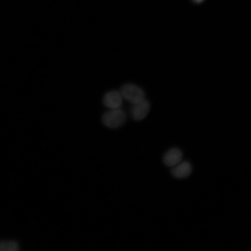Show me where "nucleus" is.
Here are the masks:
<instances>
[{"instance_id": "f257e3e1", "label": "nucleus", "mask_w": 251, "mask_h": 251, "mask_svg": "<svg viewBox=\"0 0 251 251\" xmlns=\"http://www.w3.org/2000/svg\"><path fill=\"white\" fill-rule=\"evenodd\" d=\"M126 120V115L120 108L111 109L103 115L102 123L110 128H117L123 125Z\"/></svg>"}, {"instance_id": "f03ea898", "label": "nucleus", "mask_w": 251, "mask_h": 251, "mask_svg": "<svg viewBox=\"0 0 251 251\" xmlns=\"http://www.w3.org/2000/svg\"><path fill=\"white\" fill-rule=\"evenodd\" d=\"M121 93L123 99L134 104L146 100V94L140 87L133 84H126L122 87Z\"/></svg>"}, {"instance_id": "6e6552de", "label": "nucleus", "mask_w": 251, "mask_h": 251, "mask_svg": "<svg viewBox=\"0 0 251 251\" xmlns=\"http://www.w3.org/2000/svg\"><path fill=\"white\" fill-rule=\"evenodd\" d=\"M192 1L195 3H197V4H200V3L203 2L204 0H192Z\"/></svg>"}, {"instance_id": "423d86ee", "label": "nucleus", "mask_w": 251, "mask_h": 251, "mask_svg": "<svg viewBox=\"0 0 251 251\" xmlns=\"http://www.w3.org/2000/svg\"><path fill=\"white\" fill-rule=\"evenodd\" d=\"M172 175L175 178H185L191 175L192 172V166L189 162H180L179 164L172 168Z\"/></svg>"}, {"instance_id": "39448f33", "label": "nucleus", "mask_w": 251, "mask_h": 251, "mask_svg": "<svg viewBox=\"0 0 251 251\" xmlns=\"http://www.w3.org/2000/svg\"><path fill=\"white\" fill-rule=\"evenodd\" d=\"M183 152L179 149L173 148L168 151L164 156V162L169 167H174L182 161Z\"/></svg>"}, {"instance_id": "0eeeda50", "label": "nucleus", "mask_w": 251, "mask_h": 251, "mask_svg": "<svg viewBox=\"0 0 251 251\" xmlns=\"http://www.w3.org/2000/svg\"><path fill=\"white\" fill-rule=\"evenodd\" d=\"M19 250L17 243L13 241L0 242V251H17Z\"/></svg>"}, {"instance_id": "7ed1b4c3", "label": "nucleus", "mask_w": 251, "mask_h": 251, "mask_svg": "<svg viewBox=\"0 0 251 251\" xmlns=\"http://www.w3.org/2000/svg\"><path fill=\"white\" fill-rule=\"evenodd\" d=\"M150 109V103L146 100L140 102L134 103L130 109L131 117L134 120L142 121L149 114Z\"/></svg>"}, {"instance_id": "20e7f679", "label": "nucleus", "mask_w": 251, "mask_h": 251, "mask_svg": "<svg viewBox=\"0 0 251 251\" xmlns=\"http://www.w3.org/2000/svg\"><path fill=\"white\" fill-rule=\"evenodd\" d=\"M123 102V97L118 91H111L106 93L103 98V103L111 109L120 108Z\"/></svg>"}]
</instances>
